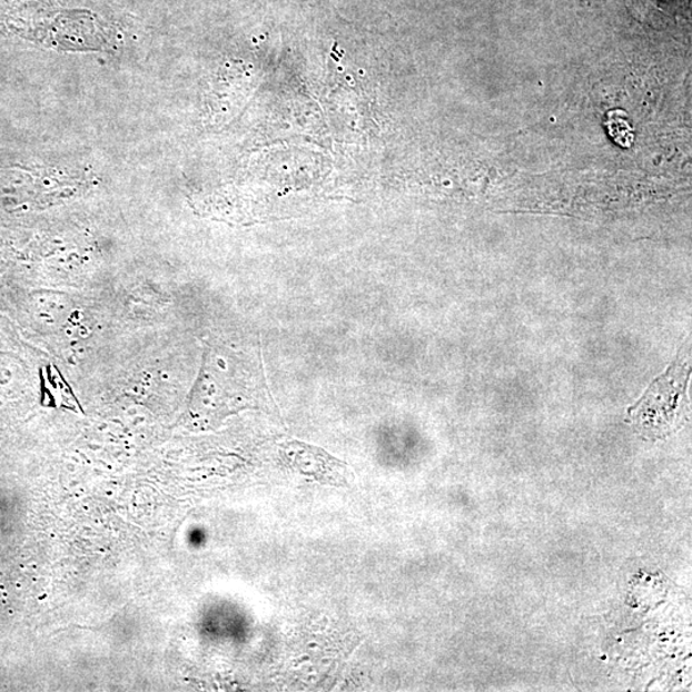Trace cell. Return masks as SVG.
Listing matches in <instances>:
<instances>
[{
	"mask_svg": "<svg viewBox=\"0 0 692 692\" xmlns=\"http://www.w3.org/2000/svg\"><path fill=\"white\" fill-rule=\"evenodd\" d=\"M280 454L284 462L300 474L315 477L325 484H348V466L319 447L290 442L281 445Z\"/></svg>",
	"mask_w": 692,
	"mask_h": 692,
	"instance_id": "1",
	"label": "cell"
}]
</instances>
